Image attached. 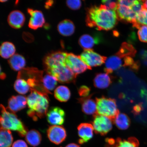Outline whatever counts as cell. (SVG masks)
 Wrapping results in <instances>:
<instances>
[{"instance_id": "obj_2", "label": "cell", "mask_w": 147, "mask_h": 147, "mask_svg": "<svg viewBox=\"0 0 147 147\" xmlns=\"http://www.w3.org/2000/svg\"><path fill=\"white\" fill-rule=\"evenodd\" d=\"M31 92L27 98V104L29 109L28 115L33 120L45 117L48 109L49 102L48 95L31 90Z\"/></svg>"}, {"instance_id": "obj_32", "label": "cell", "mask_w": 147, "mask_h": 147, "mask_svg": "<svg viewBox=\"0 0 147 147\" xmlns=\"http://www.w3.org/2000/svg\"><path fill=\"white\" fill-rule=\"evenodd\" d=\"M14 89L18 93L25 94L30 89L28 84L24 79L17 78L14 84Z\"/></svg>"}, {"instance_id": "obj_8", "label": "cell", "mask_w": 147, "mask_h": 147, "mask_svg": "<svg viewBox=\"0 0 147 147\" xmlns=\"http://www.w3.org/2000/svg\"><path fill=\"white\" fill-rule=\"evenodd\" d=\"M65 64L74 74H80L90 68L82 61L80 56L73 53H67L65 59Z\"/></svg>"}, {"instance_id": "obj_46", "label": "cell", "mask_w": 147, "mask_h": 147, "mask_svg": "<svg viewBox=\"0 0 147 147\" xmlns=\"http://www.w3.org/2000/svg\"><path fill=\"white\" fill-rule=\"evenodd\" d=\"M143 9L147 10V1H142Z\"/></svg>"}, {"instance_id": "obj_30", "label": "cell", "mask_w": 147, "mask_h": 147, "mask_svg": "<svg viewBox=\"0 0 147 147\" xmlns=\"http://www.w3.org/2000/svg\"><path fill=\"white\" fill-rule=\"evenodd\" d=\"M13 141V137L10 130L0 131V147H11Z\"/></svg>"}, {"instance_id": "obj_9", "label": "cell", "mask_w": 147, "mask_h": 147, "mask_svg": "<svg viewBox=\"0 0 147 147\" xmlns=\"http://www.w3.org/2000/svg\"><path fill=\"white\" fill-rule=\"evenodd\" d=\"M67 53L58 51L49 53L44 58L43 63L45 70L55 66L65 64V59Z\"/></svg>"}, {"instance_id": "obj_6", "label": "cell", "mask_w": 147, "mask_h": 147, "mask_svg": "<svg viewBox=\"0 0 147 147\" xmlns=\"http://www.w3.org/2000/svg\"><path fill=\"white\" fill-rule=\"evenodd\" d=\"M62 83L70 82L74 78L75 75L66 64L55 66L46 71Z\"/></svg>"}, {"instance_id": "obj_1", "label": "cell", "mask_w": 147, "mask_h": 147, "mask_svg": "<svg viewBox=\"0 0 147 147\" xmlns=\"http://www.w3.org/2000/svg\"><path fill=\"white\" fill-rule=\"evenodd\" d=\"M118 20L115 11L109 10L104 5H94L87 9L86 24L97 30H111L117 24Z\"/></svg>"}, {"instance_id": "obj_22", "label": "cell", "mask_w": 147, "mask_h": 147, "mask_svg": "<svg viewBox=\"0 0 147 147\" xmlns=\"http://www.w3.org/2000/svg\"><path fill=\"white\" fill-rule=\"evenodd\" d=\"M8 63L11 68L14 71H21L26 65L25 58L22 55L15 54L9 59Z\"/></svg>"}, {"instance_id": "obj_33", "label": "cell", "mask_w": 147, "mask_h": 147, "mask_svg": "<svg viewBox=\"0 0 147 147\" xmlns=\"http://www.w3.org/2000/svg\"><path fill=\"white\" fill-rule=\"evenodd\" d=\"M138 32L139 39L141 42L147 43V26L141 25Z\"/></svg>"}, {"instance_id": "obj_37", "label": "cell", "mask_w": 147, "mask_h": 147, "mask_svg": "<svg viewBox=\"0 0 147 147\" xmlns=\"http://www.w3.org/2000/svg\"><path fill=\"white\" fill-rule=\"evenodd\" d=\"M130 7L132 10L136 13H139L143 9L142 1H135L134 4Z\"/></svg>"}, {"instance_id": "obj_45", "label": "cell", "mask_w": 147, "mask_h": 147, "mask_svg": "<svg viewBox=\"0 0 147 147\" xmlns=\"http://www.w3.org/2000/svg\"><path fill=\"white\" fill-rule=\"evenodd\" d=\"M65 147H80L78 144L75 143H70L67 145Z\"/></svg>"}, {"instance_id": "obj_35", "label": "cell", "mask_w": 147, "mask_h": 147, "mask_svg": "<svg viewBox=\"0 0 147 147\" xmlns=\"http://www.w3.org/2000/svg\"><path fill=\"white\" fill-rule=\"evenodd\" d=\"M66 4L69 8L73 10H77L82 6V1L80 0H70L66 1Z\"/></svg>"}, {"instance_id": "obj_10", "label": "cell", "mask_w": 147, "mask_h": 147, "mask_svg": "<svg viewBox=\"0 0 147 147\" xmlns=\"http://www.w3.org/2000/svg\"><path fill=\"white\" fill-rule=\"evenodd\" d=\"M92 126L97 133L104 135L111 130L113 126V122L109 117L98 115L94 119Z\"/></svg>"}, {"instance_id": "obj_11", "label": "cell", "mask_w": 147, "mask_h": 147, "mask_svg": "<svg viewBox=\"0 0 147 147\" xmlns=\"http://www.w3.org/2000/svg\"><path fill=\"white\" fill-rule=\"evenodd\" d=\"M116 12L118 20L131 23L134 27L139 23L137 21V14L132 10L130 7L118 4Z\"/></svg>"}, {"instance_id": "obj_38", "label": "cell", "mask_w": 147, "mask_h": 147, "mask_svg": "<svg viewBox=\"0 0 147 147\" xmlns=\"http://www.w3.org/2000/svg\"><path fill=\"white\" fill-rule=\"evenodd\" d=\"M143 109L142 103L140 102L133 107L132 112L134 115L137 116L140 115Z\"/></svg>"}, {"instance_id": "obj_5", "label": "cell", "mask_w": 147, "mask_h": 147, "mask_svg": "<svg viewBox=\"0 0 147 147\" xmlns=\"http://www.w3.org/2000/svg\"><path fill=\"white\" fill-rule=\"evenodd\" d=\"M96 103L99 115L115 118L119 113L116 102L113 99L102 97L97 100Z\"/></svg>"}, {"instance_id": "obj_29", "label": "cell", "mask_w": 147, "mask_h": 147, "mask_svg": "<svg viewBox=\"0 0 147 147\" xmlns=\"http://www.w3.org/2000/svg\"><path fill=\"white\" fill-rule=\"evenodd\" d=\"M58 80L54 76L47 73L43 76V84L44 88L49 93L54 90L57 84Z\"/></svg>"}, {"instance_id": "obj_3", "label": "cell", "mask_w": 147, "mask_h": 147, "mask_svg": "<svg viewBox=\"0 0 147 147\" xmlns=\"http://www.w3.org/2000/svg\"><path fill=\"white\" fill-rule=\"evenodd\" d=\"M0 131L3 130L17 131L20 136H25L27 129L15 113L10 111L2 105H0Z\"/></svg>"}, {"instance_id": "obj_23", "label": "cell", "mask_w": 147, "mask_h": 147, "mask_svg": "<svg viewBox=\"0 0 147 147\" xmlns=\"http://www.w3.org/2000/svg\"><path fill=\"white\" fill-rule=\"evenodd\" d=\"M16 51L15 46L11 42H5L0 46V56L5 59L11 57Z\"/></svg>"}, {"instance_id": "obj_13", "label": "cell", "mask_w": 147, "mask_h": 147, "mask_svg": "<svg viewBox=\"0 0 147 147\" xmlns=\"http://www.w3.org/2000/svg\"><path fill=\"white\" fill-rule=\"evenodd\" d=\"M46 116L48 122L53 126L61 125L65 120V112L57 107L51 108L48 111Z\"/></svg>"}, {"instance_id": "obj_41", "label": "cell", "mask_w": 147, "mask_h": 147, "mask_svg": "<svg viewBox=\"0 0 147 147\" xmlns=\"http://www.w3.org/2000/svg\"><path fill=\"white\" fill-rule=\"evenodd\" d=\"M12 147H28L26 143L23 140L16 141L13 144Z\"/></svg>"}, {"instance_id": "obj_40", "label": "cell", "mask_w": 147, "mask_h": 147, "mask_svg": "<svg viewBox=\"0 0 147 147\" xmlns=\"http://www.w3.org/2000/svg\"><path fill=\"white\" fill-rule=\"evenodd\" d=\"M119 5H125V6L131 7L135 3V1H126V0H120L117 1Z\"/></svg>"}, {"instance_id": "obj_36", "label": "cell", "mask_w": 147, "mask_h": 147, "mask_svg": "<svg viewBox=\"0 0 147 147\" xmlns=\"http://www.w3.org/2000/svg\"><path fill=\"white\" fill-rule=\"evenodd\" d=\"M104 5L109 10L116 11L118 6V1L112 0H105L102 1Z\"/></svg>"}, {"instance_id": "obj_28", "label": "cell", "mask_w": 147, "mask_h": 147, "mask_svg": "<svg viewBox=\"0 0 147 147\" xmlns=\"http://www.w3.org/2000/svg\"><path fill=\"white\" fill-rule=\"evenodd\" d=\"M136 53V50L133 45L131 44L124 42L116 54L122 58L126 57H134Z\"/></svg>"}, {"instance_id": "obj_19", "label": "cell", "mask_w": 147, "mask_h": 147, "mask_svg": "<svg viewBox=\"0 0 147 147\" xmlns=\"http://www.w3.org/2000/svg\"><path fill=\"white\" fill-rule=\"evenodd\" d=\"M123 65V64L122 58L115 54L107 59L105 70L106 73H111L120 68Z\"/></svg>"}, {"instance_id": "obj_47", "label": "cell", "mask_w": 147, "mask_h": 147, "mask_svg": "<svg viewBox=\"0 0 147 147\" xmlns=\"http://www.w3.org/2000/svg\"><path fill=\"white\" fill-rule=\"evenodd\" d=\"M7 1H0V2L1 3L5 2Z\"/></svg>"}, {"instance_id": "obj_20", "label": "cell", "mask_w": 147, "mask_h": 147, "mask_svg": "<svg viewBox=\"0 0 147 147\" xmlns=\"http://www.w3.org/2000/svg\"><path fill=\"white\" fill-rule=\"evenodd\" d=\"M108 142L110 146L109 147H138L139 145V141L134 137L129 138L127 140L119 139L116 141L109 140Z\"/></svg>"}, {"instance_id": "obj_42", "label": "cell", "mask_w": 147, "mask_h": 147, "mask_svg": "<svg viewBox=\"0 0 147 147\" xmlns=\"http://www.w3.org/2000/svg\"><path fill=\"white\" fill-rule=\"evenodd\" d=\"M90 93V89L89 88L86 86H82L80 88V93L81 96H88Z\"/></svg>"}, {"instance_id": "obj_15", "label": "cell", "mask_w": 147, "mask_h": 147, "mask_svg": "<svg viewBox=\"0 0 147 147\" xmlns=\"http://www.w3.org/2000/svg\"><path fill=\"white\" fill-rule=\"evenodd\" d=\"M101 35L84 34L80 36L79 40V44L84 50L92 49L95 45H98L102 41Z\"/></svg>"}, {"instance_id": "obj_21", "label": "cell", "mask_w": 147, "mask_h": 147, "mask_svg": "<svg viewBox=\"0 0 147 147\" xmlns=\"http://www.w3.org/2000/svg\"><path fill=\"white\" fill-rule=\"evenodd\" d=\"M57 29L61 35L68 36L72 35L74 33L75 26L73 22L70 20H65L59 23Z\"/></svg>"}, {"instance_id": "obj_43", "label": "cell", "mask_w": 147, "mask_h": 147, "mask_svg": "<svg viewBox=\"0 0 147 147\" xmlns=\"http://www.w3.org/2000/svg\"><path fill=\"white\" fill-rule=\"evenodd\" d=\"M54 3V1H49L45 3V7L46 8H49L52 6Z\"/></svg>"}, {"instance_id": "obj_18", "label": "cell", "mask_w": 147, "mask_h": 147, "mask_svg": "<svg viewBox=\"0 0 147 147\" xmlns=\"http://www.w3.org/2000/svg\"><path fill=\"white\" fill-rule=\"evenodd\" d=\"M94 129L92 125L89 124L83 123L79 126L78 133L81 144L87 142L93 138Z\"/></svg>"}, {"instance_id": "obj_27", "label": "cell", "mask_w": 147, "mask_h": 147, "mask_svg": "<svg viewBox=\"0 0 147 147\" xmlns=\"http://www.w3.org/2000/svg\"><path fill=\"white\" fill-rule=\"evenodd\" d=\"M114 122L117 127L121 130L127 129L130 126V119L125 114L119 113L115 117Z\"/></svg>"}, {"instance_id": "obj_16", "label": "cell", "mask_w": 147, "mask_h": 147, "mask_svg": "<svg viewBox=\"0 0 147 147\" xmlns=\"http://www.w3.org/2000/svg\"><path fill=\"white\" fill-rule=\"evenodd\" d=\"M27 98L23 95L13 96L9 99L8 109L15 113L25 108L26 106Z\"/></svg>"}, {"instance_id": "obj_7", "label": "cell", "mask_w": 147, "mask_h": 147, "mask_svg": "<svg viewBox=\"0 0 147 147\" xmlns=\"http://www.w3.org/2000/svg\"><path fill=\"white\" fill-rule=\"evenodd\" d=\"M80 57L82 61L90 69L102 65L107 59L106 57L101 56L92 49L84 50Z\"/></svg>"}, {"instance_id": "obj_39", "label": "cell", "mask_w": 147, "mask_h": 147, "mask_svg": "<svg viewBox=\"0 0 147 147\" xmlns=\"http://www.w3.org/2000/svg\"><path fill=\"white\" fill-rule=\"evenodd\" d=\"M123 66L125 67H129L132 69L136 62L134 61L133 58L130 57H126L124 58Z\"/></svg>"}, {"instance_id": "obj_26", "label": "cell", "mask_w": 147, "mask_h": 147, "mask_svg": "<svg viewBox=\"0 0 147 147\" xmlns=\"http://www.w3.org/2000/svg\"><path fill=\"white\" fill-rule=\"evenodd\" d=\"M54 95L58 100L61 102H66L70 98L71 92L66 86H60L55 89Z\"/></svg>"}, {"instance_id": "obj_24", "label": "cell", "mask_w": 147, "mask_h": 147, "mask_svg": "<svg viewBox=\"0 0 147 147\" xmlns=\"http://www.w3.org/2000/svg\"><path fill=\"white\" fill-rule=\"evenodd\" d=\"M94 82L95 87L99 89H104L109 87L111 80L108 74L100 73L96 75Z\"/></svg>"}, {"instance_id": "obj_12", "label": "cell", "mask_w": 147, "mask_h": 147, "mask_svg": "<svg viewBox=\"0 0 147 147\" xmlns=\"http://www.w3.org/2000/svg\"><path fill=\"white\" fill-rule=\"evenodd\" d=\"M47 135L49 140L56 144H59L65 140L67 133L63 127L51 126L47 130Z\"/></svg>"}, {"instance_id": "obj_4", "label": "cell", "mask_w": 147, "mask_h": 147, "mask_svg": "<svg viewBox=\"0 0 147 147\" xmlns=\"http://www.w3.org/2000/svg\"><path fill=\"white\" fill-rule=\"evenodd\" d=\"M43 71L36 68L29 67L19 71L17 78H23L26 80L31 90L48 95L49 93L43 85Z\"/></svg>"}, {"instance_id": "obj_25", "label": "cell", "mask_w": 147, "mask_h": 147, "mask_svg": "<svg viewBox=\"0 0 147 147\" xmlns=\"http://www.w3.org/2000/svg\"><path fill=\"white\" fill-rule=\"evenodd\" d=\"M25 139L31 146L36 147L38 146L41 142V135L37 130H31L27 132L25 136Z\"/></svg>"}, {"instance_id": "obj_34", "label": "cell", "mask_w": 147, "mask_h": 147, "mask_svg": "<svg viewBox=\"0 0 147 147\" xmlns=\"http://www.w3.org/2000/svg\"><path fill=\"white\" fill-rule=\"evenodd\" d=\"M137 19L139 23L147 25V10L143 9L140 13L137 14Z\"/></svg>"}, {"instance_id": "obj_31", "label": "cell", "mask_w": 147, "mask_h": 147, "mask_svg": "<svg viewBox=\"0 0 147 147\" xmlns=\"http://www.w3.org/2000/svg\"><path fill=\"white\" fill-rule=\"evenodd\" d=\"M82 108L83 111L86 114H94L97 112L96 102L92 99H86L82 102Z\"/></svg>"}, {"instance_id": "obj_44", "label": "cell", "mask_w": 147, "mask_h": 147, "mask_svg": "<svg viewBox=\"0 0 147 147\" xmlns=\"http://www.w3.org/2000/svg\"><path fill=\"white\" fill-rule=\"evenodd\" d=\"M5 77H6V75L5 74L1 71V65H0V78L5 79Z\"/></svg>"}, {"instance_id": "obj_14", "label": "cell", "mask_w": 147, "mask_h": 147, "mask_svg": "<svg viewBox=\"0 0 147 147\" xmlns=\"http://www.w3.org/2000/svg\"><path fill=\"white\" fill-rule=\"evenodd\" d=\"M27 11L30 16L28 23V26L30 28L36 30L45 24V16L41 11L28 8Z\"/></svg>"}, {"instance_id": "obj_17", "label": "cell", "mask_w": 147, "mask_h": 147, "mask_svg": "<svg viewBox=\"0 0 147 147\" xmlns=\"http://www.w3.org/2000/svg\"><path fill=\"white\" fill-rule=\"evenodd\" d=\"M25 21L24 14L21 11L18 10L12 11L9 14L8 18L9 24L14 29L21 28L24 24Z\"/></svg>"}]
</instances>
